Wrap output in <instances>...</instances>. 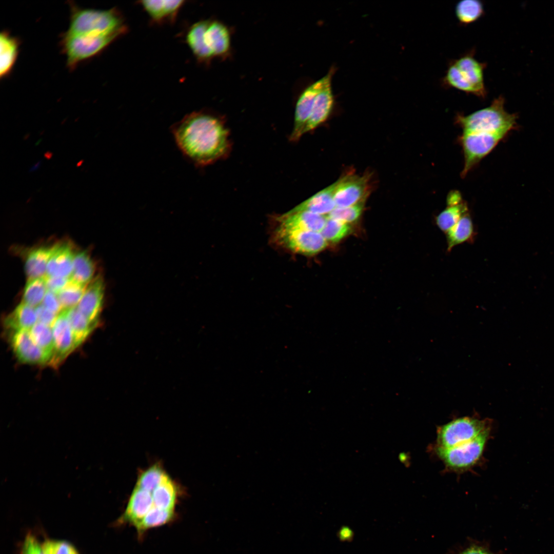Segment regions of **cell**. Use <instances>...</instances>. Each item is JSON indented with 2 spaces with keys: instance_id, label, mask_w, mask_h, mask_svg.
Returning <instances> with one entry per match:
<instances>
[{
  "instance_id": "44dd1931",
  "label": "cell",
  "mask_w": 554,
  "mask_h": 554,
  "mask_svg": "<svg viewBox=\"0 0 554 554\" xmlns=\"http://www.w3.org/2000/svg\"><path fill=\"white\" fill-rule=\"evenodd\" d=\"M184 2L182 0H146L140 3L152 21L161 23L173 21Z\"/></svg>"
},
{
  "instance_id": "cb8c5ba5",
  "label": "cell",
  "mask_w": 554,
  "mask_h": 554,
  "mask_svg": "<svg viewBox=\"0 0 554 554\" xmlns=\"http://www.w3.org/2000/svg\"><path fill=\"white\" fill-rule=\"evenodd\" d=\"M208 21H199L189 29L186 41L195 57L201 62L209 61L213 57L212 53L205 44L204 36Z\"/></svg>"
},
{
  "instance_id": "3957f363",
  "label": "cell",
  "mask_w": 554,
  "mask_h": 554,
  "mask_svg": "<svg viewBox=\"0 0 554 554\" xmlns=\"http://www.w3.org/2000/svg\"><path fill=\"white\" fill-rule=\"evenodd\" d=\"M475 52V49H471L452 60L448 64L441 83L447 88L455 89L484 99L487 95L484 81L487 64L478 61Z\"/></svg>"
},
{
  "instance_id": "d590c367",
  "label": "cell",
  "mask_w": 554,
  "mask_h": 554,
  "mask_svg": "<svg viewBox=\"0 0 554 554\" xmlns=\"http://www.w3.org/2000/svg\"><path fill=\"white\" fill-rule=\"evenodd\" d=\"M351 230L349 223L327 216L325 224L320 233L327 242L337 243L348 235Z\"/></svg>"
},
{
  "instance_id": "83f0119b",
  "label": "cell",
  "mask_w": 554,
  "mask_h": 554,
  "mask_svg": "<svg viewBox=\"0 0 554 554\" xmlns=\"http://www.w3.org/2000/svg\"><path fill=\"white\" fill-rule=\"evenodd\" d=\"M95 272L94 263L86 251L75 253L71 280L81 284L88 285L93 280Z\"/></svg>"
},
{
  "instance_id": "d6a6232c",
  "label": "cell",
  "mask_w": 554,
  "mask_h": 554,
  "mask_svg": "<svg viewBox=\"0 0 554 554\" xmlns=\"http://www.w3.org/2000/svg\"><path fill=\"white\" fill-rule=\"evenodd\" d=\"M47 291L45 276L28 279L23 292L22 302L35 308L42 303Z\"/></svg>"
},
{
  "instance_id": "4dcf8cb0",
  "label": "cell",
  "mask_w": 554,
  "mask_h": 554,
  "mask_svg": "<svg viewBox=\"0 0 554 554\" xmlns=\"http://www.w3.org/2000/svg\"><path fill=\"white\" fill-rule=\"evenodd\" d=\"M455 14L461 25H469L484 15V5L479 0H462L456 5Z\"/></svg>"
},
{
  "instance_id": "ba28073f",
  "label": "cell",
  "mask_w": 554,
  "mask_h": 554,
  "mask_svg": "<svg viewBox=\"0 0 554 554\" xmlns=\"http://www.w3.org/2000/svg\"><path fill=\"white\" fill-rule=\"evenodd\" d=\"M506 135L486 132L463 133L460 137L464 165L461 176L467 173L483 158L488 154Z\"/></svg>"
},
{
  "instance_id": "6da1fadb",
  "label": "cell",
  "mask_w": 554,
  "mask_h": 554,
  "mask_svg": "<svg viewBox=\"0 0 554 554\" xmlns=\"http://www.w3.org/2000/svg\"><path fill=\"white\" fill-rule=\"evenodd\" d=\"M170 132L183 156L197 167L213 163L228 148V131L221 120L203 111L186 115Z\"/></svg>"
},
{
  "instance_id": "836d02e7",
  "label": "cell",
  "mask_w": 554,
  "mask_h": 554,
  "mask_svg": "<svg viewBox=\"0 0 554 554\" xmlns=\"http://www.w3.org/2000/svg\"><path fill=\"white\" fill-rule=\"evenodd\" d=\"M87 285L76 282L70 279L67 285L56 294L63 309L67 310L76 307Z\"/></svg>"
},
{
  "instance_id": "7bdbcfd3",
  "label": "cell",
  "mask_w": 554,
  "mask_h": 554,
  "mask_svg": "<svg viewBox=\"0 0 554 554\" xmlns=\"http://www.w3.org/2000/svg\"><path fill=\"white\" fill-rule=\"evenodd\" d=\"M47 290L57 294L69 282L70 278L45 276Z\"/></svg>"
},
{
  "instance_id": "60d3db41",
  "label": "cell",
  "mask_w": 554,
  "mask_h": 554,
  "mask_svg": "<svg viewBox=\"0 0 554 554\" xmlns=\"http://www.w3.org/2000/svg\"><path fill=\"white\" fill-rule=\"evenodd\" d=\"M42 304L57 315L63 310L57 294L48 290L45 295Z\"/></svg>"
},
{
  "instance_id": "52a82bcc",
  "label": "cell",
  "mask_w": 554,
  "mask_h": 554,
  "mask_svg": "<svg viewBox=\"0 0 554 554\" xmlns=\"http://www.w3.org/2000/svg\"><path fill=\"white\" fill-rule=\"evenodd\" d=\"M489 436L486 434L450 448H436V451L448 468L454 470L466 469L480 460Z\"/></svg>"
},
{
  "instance_id": "ac0fdd59",
  "label": "cell",
  "mask_w": 554,
  "mask_h": 554,
  "mask_svg": "<svg viewBox=\"0 0 554 554\" xmlns=\"http://www.w3.org/2000/svg\"><path fill=\"white\" fill-rule=\"evenodd\" d=\"M75 253L68 243L55 244L47 265L45 276L70 278Z\"/></svg>"
},
{
  "instance_id": "d4e9b609",
  "label": "cell",
  "mask_w": 554,
  "mask_h": 554,
  "mask_svg": "<svg viewBox=\"0 0 554 554\" xmlns=\"http://www.w3.org/2000/svg\"><path fill=\"white\" fill-rule=\"evenodd\" d=\"M37 322L35 308L22 302L6 318L4 324L11 331L29 330Z\"/></svg>"
},
{
  "instance_id": "8fae6325",
  "label": "cell",
  "mask_w": 554,
  "mask_h": 554,
  "mask_svg": "<svg viewBox=\"0 0 554 554\" xmlns=\"http://www.w3.org/2000/svg\"><path fill=\"white\" fill-rule=\"evenodd\" d=\"M333 72L334 69H331L325 76L307 87L300 95L295 107L294 127L290 135L291 141H297L302 136L303 128L310 116L315 98L323 87L331 81Z\"/></svg>"
},
{
  "instance_id": "ffe728a7",
  "label": "cell",
  "mask_w": 554,
  "mask_h": 554,
  "mask_svg": "<svg viewBox=\"0 0 554 554\" xmlns=\"http://www.w3.org/2000/svg\"><path fill=\"white\" fill-rule=\"evenodd\" d=\"M337 183L335 181L290 211H308L322 215L329 214L336 207L333 196Z\"/></svg>"
},
{
  "instance_id": "1f68e13d",
  "label": "cell",
  "mask_w": 554,
  "mask_h": 554,
  "mask_svg": "<svg viewBox=\"0 0 554 554\" xmlns=\"http://www.w3.org/2000/svg\"><path fill=\"white\" fill-rule=\"evenodd\" d=\"M174 510L159 508L154 506L134 526L140 535L147 529L164 525L172 520Z\"/></svg>"
},
{
  "instance_id": "8d00e7d4",
  "label": "cell",
  "mask_w": 554,
  "mask_h": 554,
  "mask_svg": "<svg viewBox=\"0 0 554 554\" xmlns=\"http://www.w3.org/2000/svg\"><path fill=\"white\" fill-rule=\"evenodd\" d=\"M166 474L159 465H153L140 474L136 487L152 493L161 484Z\"/></svg>"
},
{
  "instance_id": "e0dca14e",
  "label": "cell",
  "mask_w": 554,
  "mask_h": 554,
  "mask_svg": "<svg viewBox=\"0 0 554 554\" xmlns=\"http://www.w3.org/2000/svg\"><path fill=\"white\" fill-rule=\"evenodd\" d=\"M334 103V97L329 82L317 95L310 116L306 122L302 135L314 130L325 122L330 115Z\"/></svg>"
},
{
  "instance_id": "b9f144b4",
  "label": "cell",
  "mask_w": 554,
  "mask_h": 554,
  "mask_svg": "<svg viewBox=\"0 0 554 554\" xmlns=\"http://www.w3.org/2000/svg\"><path fill=\"white\" fill-rule=\"evenodd\" d=\"M37 322L52 327L57 314L49 310L42 304L35 308Z\"/></svg>"
},
{
  "instance_id": "7c38bea8",
  "label": "cell",
  "mask_w": 554,
  "mask_h": 554,
  "mask_svg": "<svg viewBox=\"0 0 554 554\" xmlns=\"http://www.w3.org/2000/svg\"><path fill=\"white\" fill-rule=\"evenodd\" d=\"M52 330L54 350L49 363L56 366L78 347L67 319L66 310L58 314Z\"/></svg>"
},
{
  "instance_id": "8992f818",
  "label": "cell",
  "mask_w": 554,
  "mask_h": 554,
  "mask_svg": "<svg viewBox=\"0 0 554 554\" xmlns=\"http://www.w3.org/2000/svg\"><path fill=\"white\" fill-rule=\"evenodd\" d=\"M117 38L114 36L88 37L63 33L60 43L67 67L73 70L82 62L101 53Z\"/></svg>"
},
{
  "instance_id": "4fadbf2b",
  "label": "cell",
  "mask_w": 554,
  "mask_h": 554,
  "mask_svg": "<svg viewBox=\"0 0 554 554\" xmlns=\"http://www.w3.org/2000/svg\"><path fill=\"white\" fill-rule=\"evenodd\" d=\"M11 332L10 343L19 361L30 364L49 363L50 357L35 343L29 330Z\"/></svg>"
},
{
  "instance_id": "e575fe53",
  "label": "cell",
  "mask_w": 554,
  "mask_h": 554,
  "mask_svg": "<svg viewBox=\"0 0 554 554\" xmlns=\"http://www.w3.org/2000/svg\"><path fill=\"white\" fill-rule=\"evenodd\" d=\"M29 331L33 341L51 359L54 350L52 327L37 322Z\"/></svg>"
},
{
  "instance_id": "7402d4cb",
  "label": "cell",
  "mask_w": 554,
  "mask_h": 554,
  "mask_svg": "<svg viewBox=\"0 0 554 554\" xmlns=\"http://www.w3.org/2000/svg\"><path fill=\"white\" fill-rule=\"evenodd\" d=\"M20 41L7 30L0 34V77H7L16 62L20 47Z\"/></svg>"
},
{
  "instance_id": "9c48e42d",
  "label": "cell",
  "mask_w": 554,
  "mask_h": 554,
  "mask_svg": "<svg viewBox=\"0 0 554 554\" xmlns=\"http://www.w3.org/2000/svg\"><path fill=\"white\" fill-rule=\"evenodd\" d=\"M275 234L281 244L294 252L303 254L318 253L327 245V242L319 232L287 230L278 227Z\"/></svg>"
},
{
  "instance_id": "f1b7e54d",
  "label": "cell",
  "mask_w": 554,
  "mask_h": 554,
  "mask_svg": "<svg viewBox=\"0 0 554 554\" xmlns=\"http://www.w3.org/2000/svg\"><path fill=\"white\" fill-rule=\"evenodd\" d=\"M66 312L76 344L78 346L90 335L97 324L89 321L76 307L67 309Z\"/></svg>"
},
{
  "instance_id": "7dc6e473",
  "label": "cell",
  "mask_w": 554,
  "mask_h": 554,
  "mask_svg": "<svg viewBox=\"0 0 554 554\" xmlns=\"http://www.w3.org/2000/svg\"><path fill=\"white\" fill-rule=\"evenodd\" d=\"M83 162V161H80V162H78V163L77 164V167H79V166H81V165L82 164Z\"/></svg>"
},
{
  "instance_id": "277c9868",
  "label": "cell",
  "mask_w": 554,
  "mask_h": 554,
  "mask_svg": "<svg viewBox=\"0 0 554 554\" xmlns=\"http://www.w3.org/2000/svg\"><path fill=\"white\" fill-rule=\"evenodd\" d=\"M505 99L500 95L490 105L468 115L458 114L456 123L463 133L486 132L506 135L516 124L517 115L507 112Z\"/></svg>"
},
{
  "instance_id": "7a4b0ae2",
  "label": "cell",
  "mask_w": 554,
  "mask_h": 554,
  "mask_svg": "<svg viewBox=\"0 0 554 554\" xmlns=\"http://www.w3.org/2000/svg\"><path fill=\"white\" fill-rule=\"evenodd\" d=\"M70 23L66 33L88 37L114 36L127 31L123 16L115 8L100 10L84 8L70 3Z\"/></svg>"
},
{
  "instance_id": "4316f807",
  "label": "cell",
  "mask_w": 554,
  "mask_h": 554,
  "mask_svg": "<svg viewBox=\"0 0 554 554\" xmlns=\"http://www.w3.org/2000/svg\"><path fill=\"white\" fill-rule=\"evenodd\" d=\"M474 234V226L471 218L467 213L447 233V250L472 240Z\"/></svg>"
},
{
  "instance_id": "5bb4252c",
  "label": "cell",
  "mask_w": 554,
  "mask_h": 554,
  "mask_svg": "<svg viewBox=\"0 0 554 554\" xmlns=\"http://www.w3.org/2000/svg\"><path fill=\"white\" fill-rule=\"evenodd\" d=\"M104 283L101 276L97 275L87 285L76 307L89 321L97 324L104 296Z\"/></svg>"
},
{
  "instance_id": "484cf974",
  "label": "cell",
  "mask_w": 554,
  "mask_h": 554,
  "mask_svg": "<svg viewBox=\"0 0 554 554\" xmlns=\"http://www.w3.org/2000/svg\"><path fill=\"white\" fill-rule=\"evenodd\" d=\"M152 496L154 506L160 509L174 510L177 491L176 485L168 474L153 490Z\"/></svg>"
},
{
  "instance_id": "74e56055",
  "label": "cell",
  "mask_w": 554,
  "mask_h": 554,
  "mask_svg": "<svg viewBox=\"0 0 554 554\" xmlns=\"http://www.w3.org/2000/svg\"><path fill=\"white\" fill-rule=\"evenodd\" d=\"M365 201L348 207H336L328 216L347 223L354 222L360 217L362 213Z\"/></svg>"
},
{
  "instance_id": "f546056e",
  "label": "cell",
  "mask_w": 554,
  "mask_h": 554,
  "mask_svg": "<svg viewBox=\"0 0 554 554\" xmlns=\"http://www.w3.org/2000/svg\"><path fill=\"white\" fill-rule=\"evenodd\" d=\"M468 212L467 205L463 200L458 203L447 204L446 208L436 216V225L446 233Z\"/></svg>"
},
{
  "instance_id": "bcb514c9",
  "label": "cell",
  "mask_w": 554,
  "mask_h": 554,
  "mask_svg": "<svg viewBox=\"0 0 554 554\" xmlns=\"http://www.w3.org/2000/svg\"><path fill=\"white\" fill-rule=\"evenodd\" d=\"M53 155V153L50 151H47L44 153L45 157L47 160H50Z\"/></svg>"
},
{
  "instance_id": "5b68a950",
  "label": "cell",
  "mask_w": 554,
  "mask_h": 554,
  "mask_svg": "<svg viewBox=\"0 0 554 554\" xmlns=\"http://www.w3.org/2000/svg\"><path fill=\"white\" fill-rule=\"evenodd\" d=\"M491 422L488 419L464 417L453 420L437 430L436 448L452 447L490 434Z\"/></svg>"
},
{
  "instance_id": "2e32d148",
  "label": "cell",
  "mask_w": 554,
  "mask_h": 554,
  "mask_svg": "<svg viewBox=\"0 0 554 554\" xmlns=\"http://www.w3.org/2000/svg\"><path fill=\"white\" fill-rule=\"evenodd\" d=\"M327 216L308 211L288 212L278 218L279 228L287 230H303L320 232Z\"/></svg>"
},
{
  "instance_id": "ee69618b",
  "label": "cell",
  "mask_w": 554,
  "mask_h": 554,
  "mask_svg": "<svg viewBox=\"0 0 554 554\" xmlns=\"http://www.w3.org/2000/svg\"><path fill=\"white\" fill-rule=\"evenodd\" d=\"M459 554H492L488 550L478 546H471Z\"/></svg>"
},
{
  "instance_id": "d6986e66",
  "label": "cell",
  "mask_w": 554,
  "mask_h": 554,
  "mask_svg": "<svg viewBox=\"0 0 554 554\" xmlns=\"http://www.w3.org/2000/svg\"><path fill=\"white\" fill-rule=\"evenodd\" d=\"M207 48L213 56L225 55L230 49V34L227 28L216 21H208L204 36Z\"/></svg>"
},
{
  "instance_id": "30bf717a",
  "label": "cell",
  "mask_w": 554,
  "mask_h": 554,
  "mask_svg": "<svg viewBox=\"0 0 554 554\" xmlns=\"http://www.w3.org/2000/svg\"><path fill=\"white\" fill-rule=\"evenodd\" d=\"M369 176L349 173L337 181L334 192L335 206L345 207L365 200L369 193Z\"/></svg>"
},
{
  "instance_id": "ab89813d",
  "label": "cell",
  "mask_w": 554,
  "mask_h": 554,
  "mask_svg": "<svg viewBox=\"0 0 554 554\" xmlns=\"http://www.w3.org/2000/svg\"><path fill=\"white\" fill-rule=\"evenodd\" d=\"M22 554H45L42 545L35 537L28 533L25 537L22 548Z\"/></svg>"
},
{
  "instance_id": "603a6c76",
  "label": "cell",
  "mask_w": 554,
  "mask_h": 554,
  "mask_svg": "<svg viewBox=\"0 0 554 554\" xmlns=\"http://www.w3.org/2000/svg\"><path fill=\"white\" fill-rule=\"evenodd\" d=\"M54 248L55 245L40 246L29 251L25 262V270L28 279L46 275L47 265Z\"/></svg>"
},
{
  "instance_id": "9a60e30c",
  "label": "cell",
  "mask_w": 554,
  "mask_h": 554,
  "mask_svg": "<svg viewBox=\"0 0 554 554\" xmlns=\"http://www.w3.org/2000/svg\"><path fill=\"white\" fill-rule=\"evenodd\" d=\"M154 506L152 493L135 487L127 507L117 521L118 524L128 523L135 526Z\"/></svg>"
},
{
  "instance_id": "f35d334b",
  "label": "cell",
  "mask_w": 554,
  "mask_h": 554,
  "mask_svg": "<svg viewBox=\"0 0 554 554\" xmlns=\"http://www.w3.org/2000/svg\"><path fill=\"white\" fill-rule=\"evenodd\" d=\"M42 546L45 554H78L72 544L65 541L49 539Z\"/></svg>"
},
{
  "instance_id": "f6af8a7d",
  "label": "cell",
  "mask_w": 554,
  "mask_h": 554,
  "mask_svg": "<svg viewBox=\"0 0 554 554\" xmlns=\"http://www.w3.org/2000/svg\"><path fill=\"white\" fill-rule=\"evenodd\" d=\"M41 164H42V161L39 160L38 162H37L36 163H35L34 165H33L30 168V169L29 170V172H34V171L37 170L39 168L40 166L41 165Z\"/></svg>"
}]
</instances>
